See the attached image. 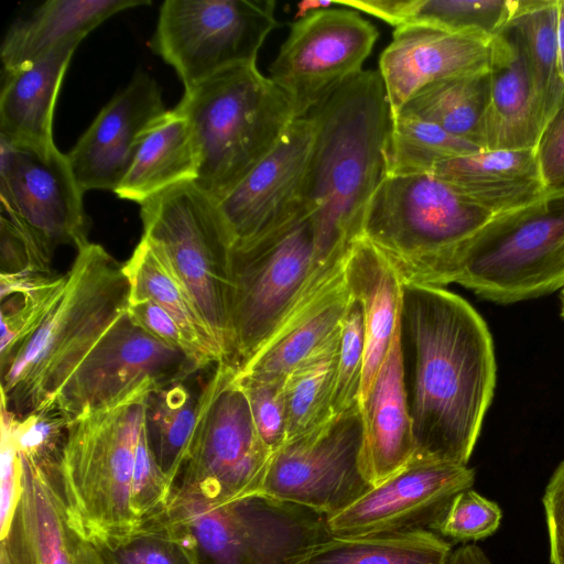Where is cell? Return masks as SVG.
I'll return each mask as SVG.
<instances>
[{
	"label": "cell",
	"mask_w": 564,
	"mask_h": 564,
	"mask_svg": "<svg viewBox=\"0 0 564 564\" xmlns=\"http://www.w3.org/2000/svg\"><path fill=\"white\" fill-rule=\"evenodd\" d=\"M402 326L414 352L410 463L467 465L496 387L489 328L459 295L411 283L403 284Z\"/></svg>",
	"instance_id": "cell-1"
},
{
	"label": "cell",
	"mask_w": 564,
	"mask_h": 564,
	"mask_svg": "<svg viewBox=\"0 0 564 564\" xmlns=\"http://www.w3.org/2000/svg\"><path fill=\"white\" fill-rule=\"evenodd\" d=\"M308 116L314 141L303 205L314 229L317 269L345 258L387 176L391 113L379 70H362Z\"/></svg>",
	"instance_id": "cell-2"
},
{
	"label": "cell",
	"mask_w": 564,
	"mask_h": 564,
	"mask_svg": "<svg viewBox=\"0 0 564 564\" xmlns=\"http://www.w3.org/2000/svg\"><path fill=\"white\" fill-rule=\"evenodd\" d=\"M149 393L68 425L61 491L74 527L87 540L129 531L167 508L171 484L145 431Z\"/></svg>",
	"instance_id": "cell-3"
},
{
	"label": "cell",
	"mask_w": 564,
	"mask_h": 564,
	"mask_svg": "<svg viewBox=\"0 0 564 564\" xmlns=\"http://www.w3.org/2000/svg\"><path fill=\"white\" fill-rule=\"evenodd\" d=\"M62 295L34 333L1 364V408L21 417L54 404L64 383L127 311L123 263L102 246L77 251Z\"/></svg>",
	"instance_id": "cell-4"
},
{
	"label": "cell",
	"mask_w": 564,
	"mask_h": 564,
	"mask_svg": "<svg viewBox=\"0 0 564 564\" xmlns=\"http://www.w3.org/2000/svg\"><path fill=\"white\" fill-rule=\"evenodd\" d=\"M503 213L431 173L387 175L368 204L361 236L403 284L443 286L466 247Z\"/></svg>",
	"instance_id": "cell-5"
},
{
	"label": "cell",
	"mask_w": 564,
	"mask_h": 564,
	"mask_svg": "<svg viewBox=\"0 0 564 564\" xmlns=\"http://www.w3.org/2000/svg\"><path fill=\"white\" fill-rule=\"evenodd\" d=\"M175 108L187 118L194 135V183L216 202L297 119L289 97L256 64L227 69L185 90Z\"/></svg>",
	"instance_id": "cell-6"
},
{
	"label": "cell",
	"mask_w": 564,
	"mask_h": 564,
	"mask_svg": "<svg viewBox=\"0 0 564 564\" xmlns=\"http://www.w3.org/2000/svg\"><path fill=\"white\" fill-rule=\"evenodd\" d=\"M166 513L195 564H308L330 536L326 516L262 494L228 502L171 495Z\"/></svg>",
	"instance_id": "cell-7"
},
{
	"label": "cell",
	"mask_w": 564,
	"mask_h": 564,
	"mask_svg": "<svg viewBox=\"0 0 564 564\" xmlns=\"http://www.w3.org/2000/svg\"><path fill=\"white\" fill-rule=\"evenodd\" d=\"M227 362L240 369L273 336L323 270L304 205L278 227L229 253Z\"/></svg>",
	"instance_id": "cell-8"
},
{
	"label": "cell",
	"mask_w": 564,
	"mask_h": 564,
	"mask_svg": "<svg viewBox=\"0 0 564 564\" xmlns=\"http://www.w3.org/2000/svg\"><path fill=\"white\" fill-rule=\"evenodd\" d=\"M509 304L564 289V186L492 220L463 251L447 284Z\"/></svg>",
	"instance_id": "cell-9"
},
{
	"label": "cell",
	"mask_w": 564,
	"mask_h": 564,
	"mask_svg": "<svg viewBox=\"0 0 564 564\" xmlns=\"http://www.w3.org/2000/svg\"><path fill=\"white\" fill-rule=\"evenodd\" d=\"M237 375L221 360L199 392L195 430L171 495L228 502L260 494L272 452L256 429Z\"/></svg>",
	"instance_id": "cell-10"
},
{
	"label": "cell",
	"mask_w": 564,
	"mask_h": 564,
	"mask_svg": "<svg viewBox=\"0 0 564 564\" xmlns=\"http://www.w3.org/2000/svg\"><path fill=\"white\" fill-rule=\"evenodd\" d=\"M140 206L142 237L182 281L227 360L231 243L216 200L188 182L165 189Z\"/></svg>",
	"instance_id": "cell-11"
},
{
	"label": "cell",
	"mask_w": 564,
	"mask_h": 564,
	"mask_svg": "<svg viewBox=\"0 0 564 564\" xmlns=\"http://www.w3.org/2000/svg\"><path fill=\"white\" fill-rule=\"evenodd\" d=\"M274 12L273 0H166L151 47L188 90L227 69L256 64L279 24Z\"/></svg>",
	"instance_id": "cell-12"
},
{
	"label": "cell",
	"mask_w": 564,
	"mask_h": 564,
	"mask_svg": "<svg viewBox=\"0 0 564 564\" xmlns=\"http://www.w3.org/2000/svg\"><path fill=\"white\" fill-rule=\"evenodd\" d=\"M204 367L153 337L126 311L64 383L54 403L72 422L133 395L186 381Z\"/></svg>",
	"instance_id": "cell-13"
},
{
	"label": "cell",
	"mask_w": 564,
	"mask_h": 564,
	"mask_svg": "<svg viewBox=\"0 0 564 564\" xmlns=\"http://www.w3.org/2000/svg\"><path fill=\"white\" fill-rule=\"evenodd\" d=\"M361 451L358 404L273 453L260 494L336 514L375 487L364 471Z\"/></svg>",
	"instance_id": "cell-14"
},
{
	"label": "cell",
	"mask_w": 564,
	"mask_h": 564,
	"mask_svg": "<svg viewBox=\"0 0 564 564\" xmlns=\"http://www.w3.org/2000/svg\"><path fill=\"white\" fill-rule=\"evenodd\" d=\"M378 36L376 26L356 10L311 12L291 25L270 65V78L289 97L295 117H307L362 72Z\"/></svg>",
	"instance_id": "cell-15"
},
{
	"label": "cell",
	"mask_w": 564,
	"mask_h": 564,
	"mask_svg": "<svg viewBox=\"0 0 564 564\" xmlns=\"http://www.w3.org/2000/svg\"><path fill=\"white\" fill-rule=\"evenodd\" d=\"M67 155L0 138L1 215L30 234L51 256L61 246L86 247L89 220Z\"/></svg>",
	"instance_id": "cell-16"
},
{
	"label": "cell",
	"mask_w": 564,
	"mask_h": 564,
	"mask_svg": "<svg viewBox=\"0 0 564 564\" xmlns=\"http://www.w3.org/2000/svg\"><path fill=\"white\" fill-rule=\"evenodd\" d=\"M475 469L449 463H410L343 511L326 517L332 536L435 532L452 499L471 488Z\"/></svg>",
	"instance_id": "cell-17"
},
{
	"label": "cell",
	"mask_w": 564,
	"mask_h": 564,
	"mask_svg": "<svg viewBox=\"0 0 564 564\" xmlns=\"http://www.w3.org/2000/svg\"><path fill=\"white\" fill-rule=\"evenodd\" d=\"M313 141L312 118L295 119L252 170L216 202L231 247L264 235L302 207Z\"/></svg>",
	"instance_id": "cell-18"
},
{
	"label": "cell",
	"mask_w": 564,
	"mask_h": 564,
	"mask_svg": "<svg viewBox=\"0 0 564 564\" xmlns=\"http://www.w3.org/2000/svg\"><path fill=\"white\" fill-rule=\"evenodd\" d=\"M19 457L20 494L1 533L0 564H101L91 542L70 520L59 467L40 465L20 453Z\"/></svg>",
	"instance_id": "cell-19"
},
{
	"label": "cell",
	"mask_w": 564,
	"mask_h": 564,
	"mask_svg": "<svg viewBox=\"0 0 564 564\" xmlns=\"http://www.w3.org/2000/svg\"><path fill=\"white\" fill-rule=\"evenodd\" d=\"M502 35L453 32L427 24L394 28L378 69L391 117L435 82L490 70Z\"/></svg>",
	"instance_id": "cell-20"
},
{
	"label": "cell",
	"mask_w": 564,
	"mask_h": 564,
	"mask_svg": "<svg viewBox=\"0 0 564 564\" xmlns=\"http://www.w3.org/2000/svg\"><path fill=\"white\" fill-rule=\"evenodd\" d=\"M166 111L159 84L145 73L116 94L66 153L84 193L115 192L144 135Z\"/></svg>",
	"instance_id": "cell-21"
},
{
	"label": "cell",
	"mask_w": 564,
	"mask_h": 564,
	"mask_svg": "<svg viewBox=\"0 0 564 564\" xmlns=\"http://www.w3.org/2000/svg\"><path fill=\"white\" fill-rule=\"evenodd\" d=\"M344 263L311 284L268 343L238 369L240 377L283 379L339 334L350 301Z\"/></svg>",
	"instance_id": "cell-22"
},
{
	"label": "cell",
	"mask_w": 564,
	"mask_h": 564,
	"mask_svg": "<svg viewBox=\"0 0 564 564\" xmlns=\"http://www.w3.org/2000/svg\"><path fill=\"white\" fill-rule=\"evenodd\" d=\"M360 410L362 468L370 482L377 486L405 468L414 454L402 318L367 395L360 401Z\"/></svg>",
	"instance_id": "cell-23"
},
{
	"label": "cell",
	"mask_w": 564,
	"mask_h": 564,
	"mask_svg": "<svg viewBox=\"0 0 564 564\" xmlns=\"http://www.w3.org/2000/svg\"><path fill=\"white\" fill-rule=\"evenodd\" d=\"M345 281L362 314L365 351L360 401L367 395L402 318L403 282L368 239L356 238L345 257Z\"/></svg>",
	"instance_id": "cell-24"
},
{
	"label": "cell",
	"mask_w": 564,
	"mask_h": 564,
	"mask_svg": "<svg viewBox=\"0 0 564 564\" xmlns=\"http://www.w3.org/2000/svg\"><path fill=\"white\" fill-rule=\"evenodd\" d=\"M80 42L76 39L63 43L34 63L4 74L0 95V138L40 151L56 147L53 138L55 102Z\"/></svg>",
	"instance_id": "cell-25"
},
{
	"label": "cell",
	"mask_w": 564,
	"mask_h": 564,
	"mask_svg": "<svg viewBox=\"0 0 564 564\" xmlns=\"http://www.w3.org/2000/svg\"><path fill=\"white\" fill-rule=\"evenodd\" d=\"M542 135L527 62L511 30L501 36L479 128L482 150H536Z\"/></svg>",
	"instance_id": "cell-26"
},
{
	"label": "cell",
	"mask_w": 564,
	"mask_h": 564,
	"mask_svg": "<svg viewBox=\"0 0 564 564\" xmlns=\"http://www.w3.org/2000/svg\"><path fill=\"white\" fill-rule=\"evenodd\" d=\"M149 0H48L8 29L1 46L3 73L34 63L57 46L83 40L111 15Z\"/></svg>",
	"instance_id": "cell-27"
},
{
	"label": "cell",
	"mask_w": 564,
	"mask_h": 564,
	"mask_svg": "<svg viewBox=\"0 0 564 564\" xmlns=\"http://www.w3.org/2000/svg\"><path fill=\"white\" fill-rule=\"evenodd\" d=\"M198 154L191 124L176 108L167 110L144 135L113 192L141 204L175 185L195 182Z\"/></svg>",
	"instance_id": "cell-28"
},
{
	"label": "cell",
	"mask_w": 564,
	"mask_h": 564,
	"mask_svg": "<svg viewBox=\"0 0 564 564\" xmlns=\"http://www.w3.org/2000/svg\"><path fill=\"white\" fill-rule=\"evenodd\" d=\"M130 284L129 301L150 300L176 322L186 338L208 364L225 360L224 351L191 294L165 258L141 238L123 263Z\"/></svg>",
	"instance_id": "cell-29"
},
{
	"label": "cell",
	"mask_w": 564,
	"mask_h": 564,
	"mask_svg": "<svg viewBox=\"0 0 564 564\" xmlns=\"http://www.w3.org/2000/svg\"><path fill=\"white\" fill-rule=\"evenodd\" d=\"M510 30L527 62L543 133L564 104V82L557 61L556 0H525Z\"/></svg>",
	"instance_id": "cell-30"
},
{
	"label": "cell",
	"mask_w": 564,
	"mask_h": 564,
	"mask_svg": "<svg viewBox=\"0 0 564 564\" xmlns=\"http://www.w3.org/2000/svg\"><path fill=\"white\" fill-rule=\"evenodd\" d=\"M452 544L423 530L364 536H329L308 564H444Z\"/></svg>",
	"instance_id": "cell-31"
},
{
	"label": "cell",
	"mask_w": 564,
	"mask_h": 564,
	"mask_svg": "<svg viewBox=\"0 0 564 564\" xmlns=\"http://www.w3.org/2000/svg\"><path fill=\"white\" fill-rule=\"evenodd\" d=\"M489 76L490 70L435 82L415 94L398 113L432 122L478 145L489 95Z\"/></svg>",
	"instance_id": "cell-32"
},
{
	"label": "cell",
	"mask_w": 564,
	"mask_h": 564,
	"mask_svg": "<svg viewBox=\"0 0 564 564\" xmlns=\"http://www.w3.org/2000/svg\"><path fill=\"white\" fill-rule=\"evenodd\" d=\"M339 341L340 332L285 377V443L322 427L335 416L333 393Z\"/></svg>",
	"instance_id": "cell-33"
},
{
	"label": "cell",
	"mask_w": 564,
	"mask_h": 564,
	"mask_svg": "<svg viewBox=\"0 0 564 564\" xmlns=\"http://www.w3.org/2000/svg\"><path fill=\"white\" fill-rule=\"evenodd\" d=\"M199 393L186 381L151 391L147 399L145 431L153 456L171 484L177 476L195 430Z\"/></svg>",
	"instance_id": "cell-34"
},
{
	"label": "cell",
	"mask_w": 564,
	"mask_h": 564,
	"mask_svg": "<svg viewBox=\"0 0 564 564\" xmlns=\"http://www.w3.org/2000/svg\"><path fill=\"white\" fill-rule=\"evenodd\" d=\"M524 4L525 0H395L390 24L499 36L511 29Z\"/></svg>",
	"instance_id": "cell-35"
},
{
	"label": "cell",
	"mask_w": 564,
	"mask_h": 564,
	"mask_svg": "<svg viewBox=\"0 0 564 564\" xmlns=\"http://www.w3.org/2000/svg\"><path fill=\"white\" fill-rule=\"evenodd\" d=\"M66 280V273H1V362L41 325L62 295Z\"/></svg>",
	"instance_id": "cell-36"
},
{
	"label": "cell",
	"mask_w": 564,
	"mask_h": 564,
	"mask_svg": "<svg viewBox=\"0 0 564 564\" xmlns=\"http://www.w3.org/2000/svg\"><path fill=\"white\" fill-rule=\"evenodd\" d=\"M481 150L432 122L398 113L390 122L387 175L432 173L434 166L445 160Z\"/></svg>",
	"instance_id": "cell-37"
},
{
	"label": "cell",
	"mask_w": 564,
	"mask_h": 564,
	"mask_svg": "<svg viewBox=\"0 0 564 564\" xmlns=\"http://www.w3.org/2000/svg\"><path fill=\"white\" fill-rule=\"evenodd\" d=\"M89 541L101 564H195L183 533L166 510L129 531Z\"/></svg>",
	"instance_id": "cell-38"
},
{
	"label": "cell",
	"mask_w": 564,
	"mask_h": 564,
	"mask_svg": "<svg viewBox=\"0 0 564 564\" xmlns=\"http://www.w3.org/2000/svg\"><path fill=\"white\" fill-rule=\"evenodd\" d=\"M431 174L468 188L541 181L534 150H481L445 160L436 164Z\"/></svg>",
	"instance_id": "cell-39"
},
{
	"label": "cell",
	"mask_w": 564,
	"mask_h": 564,
	"mask_svg": "<svg viewBox=\"0 0 564 564\" xmlns=\"http://www.w3.org/2000/svg\"><path fill=\"white\" fill-rule=\"evenodd\" d=\"M69 423L55 403L21 417L4 409L1 414V427L10 433L18 452L50 467L59 466Z\"/></svg>",
	"instance_id": "cell-40"
},
{
	"label": "cell",
	"mask_w": 564,
	"mask_h": 564,
	"mask_svg": "<svg viewBox=\"0 0 564 564\" xmlns=\"http://www.w3.org/2000/svg\"><path fill=\"white\" fill-rule=\"evenodd\" d=\"M364 351L365 337L361 307L350 296L348 307L341 321L333 393V412L335 416L360 404Z\"/></svg>",
	"instance_id": "cell-41"
},
{
	"label": "cell",
	"mask_w": 564,
	"mask_h": 564,
	"mask_svg": "<svg viewBox=\"0 0 564 564\" xmlns=\"http://www.w3.org/2000/svg\"><path fill=\"white\" fill-rule=\"evenodd\" d=\"M501 519L495 501L469 488L452 499L435 533L458 542L479 541L492 535Z\"/></svg>",
	"instance_id": "cell-42"
},
{
	"label": "cell",
	"mask_w": 564,
	"mask_h": 564,
	"mask_svg": "<svg viewBox=\"0 0 564 564\" xmlns=\"http://www.w3.org/2000/svg\"><path fill=\"white\" fill-rule=\"evenodd\" d=\"M256 429L273 453L286 441L284 379L261 380L240 377Z\"/></svg>",
	"instance_id": "cell-43"
},
{
	"label": "cell",
	"mask_w": 564,
	"mask_h": 564,
	"mask_svg": "<svg viewBox=\"0 0 564 564\" xmlns=\"http://www.w3.org/2000/svg\"><path fill=\"white\" fill-rule=\"evenodd\" d=\"M128 314L153 337L194 358L204 368L209 366L196 351L176 322L162 307L150 300L129 301Z\"/></svg>",
	"instance_id": "cell-44"
},
{
	"label": "cell",
	"mask_w": 564,
	"mask_h": 564,
	"mask_svg": "<svg viewBox=\"0 0 564 564\" xmlns=\"http://www.w3.org/2000/svg\"><path fill=\"white\" fill-rule=\"evenodd\" d=\"M535 154L542 184L546 188L564 186V104L542 133Z\"/></svg>",
	"instance_id": "cell-45"
},
{
	"label": "cell",
	"mask_w": 564,
	"mask_h": 564,
	"mask_svg": "<svg viewBox=\"0 0 564 564\" xmlns=\"http://www.w3.org/2000/svg\"><path fill=\"white\" fill-rule=\"evenodd\" d=\"M551 564H564V460L552 474L542 498Z\"/></svg>",
	"instance_id": "cell-46"
},
{
	"label": "cell",
	"mask_w": 564,
	"mask_h": 564,
	"mask_svg": "<svg viewBox=\"0 0 564 564\" xmlns=\"http://www.w3.org/2000/svg\"><path fill=\"white\" fill-rule=\"evenodd\" d=\"M0 529L10 522L20 494V457L10 433L1 427Z\"/></svg>",
	"instance_id": "cell-47"
},
{
	"label": "cell",
	"mask_w": 564,
	"mask_h": 564,
	"mask_svg": "<svg viewBox=\"0 0 564 564\" xmlns=\"http://www.w3.org/2000/svg\"><path fill=\"white\" fill-rule=\"evenodd\" d=\"M444 564H492V562L479 546L465 544L452 551Z\"/></svg>",
	"instance_id": "cell-48"
},
{
	"label": "cell",
	"mask_w": 564,
	"mask_h": 564,
	"mask_svg": "<svg viewBox=\"0 0 564 564\" xmlns=\"http://www.w3.org/2000/svg\"><path fill=\"white\" fill-rule=\"evenodd\" d=\"M556 39L558 72L564 82V0H556Z\"/></svg>",
	"instance_id": "cell-49"
},
{
	"label": "cell",
	"mask_w": 564,
	"mask_h": 564,
	"mask_svg": "<svg viewBox=\"0 0 564 564\" xmlns=\"http://www.w3.org/2000/svg\"><path fill=\"white\" fill-rule=\"evenodd\" d=\"M561 315L564 317V302H562Z\"/></svg>",
	"instance_id": "cell-50"
},
{
	"label": "cell",
	"mask_w": 564,
	"mask_h": 564,
	"mask_svg": "<svg viewBox=\"0 0 564 564\" xmlns=\"http://www.w3.org/2000/svg\"><path fill=\"white\" fill-rule=\"evenodd\" d=\"M561 302H564V289L561 292Z\"/></svg>",
	"instance_id": "cell-51"
}]
</instances>
